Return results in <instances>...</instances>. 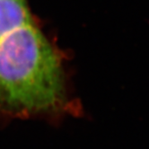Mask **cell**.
Here are the masks:
<instances>
[{"mask_svg": "<svg viewBox=\"0 0 149 149\" xmlns=\"http://www.w3.org/2000/svg\"><path fill=\"white\" fill-rule=\"evenodd\" d=\"M64 100L59 59L33 24L0 40V103L21 112L52 110Z\"/></svg>", "mask_w": 149, "mask_h": 149, "instance_id": "6da1fadb", "label": "cell"}, {"mask_svg": "<svg viewBox=\"0 0 149 149\" xmlns=\"http://www.w3.org/2000/svg\"><path fill=\"white\" fill-rule=\"evenodd\" d=\"M31 24L33 20L26 0H0V40Z\"/></svg>", "mask_w": 149, "mask_h": 149, "instance_id": "7a4b0ae2", "label": "cell"}]
</instances>
